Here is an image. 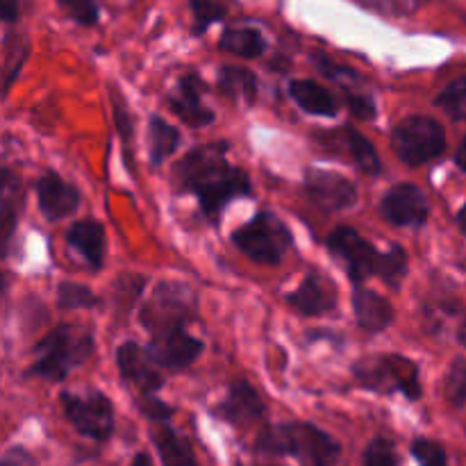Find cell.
I'll return each instance as SVG.
<instances>
[{
	"instance_id": "cell-1",
	"label": "cell",
	"mask_w": 466,
	"mask_h": 466,
	"mask_svg": "<svg viewBox=\"0 0 466 466\" xmlns=\"http://www.w3.org/2000/svg\"><path fill=\"white\" fill-rule=\"evenodd\" d=\"M228 141H212L189 150L173 168V180L182 194H194L200 209L212 223L221 218L226 205L253 194L244 168L228 162Z\"/></svg>"
},
{
	"instance_id": "cell-2",
	"label": "cell",
	"mask_w": 466,
	"mask_h": 466,
	"mask_svg": "<svg viewBox=\"0 0 466 466\" xmlns=\"http://www.w3.org/2000/svg\"><path fill=\"white\" fill-rule=\"evenodd\" d=\"M255 451L262 455L294 458L300 466H335L341 458L339 441L308 421L267 426L255 440Z\"/></svg>"
},
{
	"instance_id": "cell-3",
	"label": "cell",
	"mask_w": 466,
	"mask_h": 466,
	"mask_svg": "<svg viewBox=\"0 0 466 466\" xmlns=\"http://www.w3.org/2000/svg\"><path fill=\"white\" fill-rule=\"evenodd\" d=\"M91 353H94V332L62 323L35 346L36 360L27 369V376L62 382L73 369L85 364Z\"/></svg>"
},
{
	"instance_id": "cell-4",
	"label": "cell",
	"mask_w": 466,
	"mask_h": 466,
	"mask_svg": "<svg viewBox=\"0 0 466 466\" xmlns=\"http://www.w3.org/2000/svg\"><path fill=\"white\" fill-rule=\"evenodd\" d=\"M353 376L360 387L378 394H403L408 400L423 396L419 367L405 355L387 353L362 358L353 367Z\"/></svg>"
},
{
	"instance_id": "cell-5",
	"label": "cell",
	"mask_w": 466,
	"mask_h": 466,
	"mask_svg": "<svg viewBox=\"0 0 466 466\" xmlns=\"http://www.w3.org/2000/svg\"><path fill=\"white\" fill-rule=\"evenodd\" d=\"M232 244L255 264L278 267L294 246V237L276 214L258 212L248 223L232 232Z\"/></svg>"
},
{
	"instance_id": "cell-6",
	"label": "cell",
	"mask_w": 466,
	"mask_h": 466,
	"mask_svg": "<svg viewBox=\"0 0 466 466\" xmlns=\"http://www.w3.org/2000/svg\"><path fill=\"white\" fill-rule=\"evenodd\" d=\"M196 314H198V303L189 285L168 280L155 287L150 299L141 308L139 321L150 335H162V332L187 328Z\"/></svg>"
},
{
	"instance_id": "cell-7",
	"label": "cell",
	"mask_w": 466,
	"mask_h": 466,
	"mask_svg": "<svg viewBox=\"0 0 466 466\" xmlns=\"http://www.w3.org/2000/svg\"><path fill=\"white\" fill-rule=\"evenodd\" d=\"M391 148L408 167H421L441 157L446 150V132L440 121L431 116L403 118L391 132Z\"/></svg>"
},
{
	"instance_id": "cell-8",
	"label": "cell",
	"mask_w": 466,
	"mask_h": 466,
	"mask_svg": "<svg viewBox=\"0 0 466 466\" xmlns=\"http://www.w3.org/2000/svg\"><path fill=\"white\" fill-rule=\"evenodd\" d=\"M64 414L68 423L86 440H94L98 444L112 440L114 435V405L103 391L91 390L86 394H71L64 391L59 396Z\"/></svg>"
},
{
	"instance_id": "cell-9",
	"label": "cell",
	"mask_w": 466,
	"mask_h": 466,
	"mask_svg": "<svg viewBox=\"0 0 466 466\" xmlns=\"http://www.w3.org/2000/svg\"><path fill=\"white\" fill-rule=\"evenodd\" d=\"M328 250L332 253V258L344 264L346 273L355 285H362L369 278L380 276L385 253H378L376 246L364 239L355 228L337 226L328 237Z\"/></svg>"
},
{
	"instance_id": "cell-10",
	"label": "cell",
	"mask_w": 466,
	"mask_h": 466,
	"mask_svg": "<svg viewBox=\"0 0 466 466\" xmlns=\"http://www.w3.org/2000/svg\"><path fill=\"white\" fill-rule=\"evenodd\" d=\"M303 185L308 198L326 212H344L358 203V187L337 171L308 168Z\"/></svg>"
},
{
	"instance_id": "cell-11",
	"label": "cell",
	"mask_w": 466,
	"mask_h": 466,
	"mask_svg": "<svg viewBox=\"0 0 466 466\" xmlns=\"http://www.w3.org/2000/svg\"><path fill=\"white\" fill-rule=\"evenodd\" d=\"M428 200L417 185L400 182L394 185L380 200V217L399 228H421L428 221Z\"/></svg>"
},
{
	"instance_id": "cell-12",
	"label": "cell",
	"mask_w": 466,
	"mask_h": 466,
	"mask_svg": "<svg viewBox=\"0 0 466 466\" xmlns=\"http://www.w3.org/2000/svg\"><path fill=\"white\" fill-rule=\"evenodd\" d=\"M116 364L123 380L130 382L141 396H150L164 387L162 373L157 371L159 364L155 362L148 350L141 349L135 341H126L116 350Z\"/></svg>"
},
{
	"instance_id": "cell-13",
	"label": "cell",
	"mask_w": 466,
	"mask_h": 466,
	"mask_svg": "<svg viewBox=\"0 0 466 466\" xmlns=\"http://www.w3.org/2000/svg\"><path fill=\"white\" fill-rule=\"evenodd\" d=\"M148 353L153 355L159 367L168 369V371H182V369L191 367L203 353V341L189 335L187 328H177V330L153 335Z\"/></svg>"
},
{
	"instance_id": "cell-14",
	"label": "cell",
	"mask_w": 466,
	"mask_h": 466,
	"mask_svg": "<svg viewBox=\"0 0 466 466\" xmlns=\"http://www.w3.org/2000/svg\"><path fill=\"white\" fill-rule=\"evenodd\" d=\"M205 82L198 73H185L177 80L176 89L167 96L168 109L191 127L209 126L214 121V112L203 103Z\"/></svg>"
},
{
	"instance_id": "cell-15",
	"label": "cell",
	"mask_w": 466,
	"mask_h": 466,
	"mask_svg": "<svg viewBox=\"0 0 466 466\" xmlns=\"http://www.w3.org/2000/svg\"><path fill=\"white\" fill-rule=\"evenodd\" d=\"M264 412H267V408H264L262 396L246 380L232 382L228 387L226 399L214 408V417L237 428L253 426V423H258L264 417Z\"/></svg>"
},
{
	"instance_id": "cell-16",
	"label": "cell",
	"mask_w": 466,
	"mask_h": 466,
	"mask_svg": "<svg viewBox=\"0 0 466 466\" xmlns=\"http://www.w3.org/2000/svg\"><path fill=\"white\" fill-rule=\"evenodd\" d=\"M337 285L319 268H309L299 289L287 296V303L303 317H321L337 308Z\"/></svg>"
},
{
	"instance_id": "cell-17",
	"label": "cell",
	"mask_w": 466,
	"mask_h": 466,
	"mask_svg": "<svg viewBox=\"0 0 466 466\" xmlns=\"http://www.w3.org/2000/svg\"><path fill=\"white\" fill-rule=\"evenodd\" d=\"M317 137L323 139L321 144L326 146V148L341 155H349L350 162H353L362 173H367V176L371 177L380 176L382 162L380 157H378L376 148H373L371 141L364 135H360L355 127H341V130L337 132H321V135Z\"/></svg>"
},
{
	"instance_id": "cell-18",
	"label": "cell",
	"mask_w": 466,
	"mask_h": 466,
	"mask_svg": "<svg viewBox=\"0 0 466 466\" xmlns=\"http://www.w3.org/2000/svg\"><path fill=\"white\" fill-rule=\"evenodd\" d=\"M36 198H39V209L48 221H59L71 214H76L80 205V191L68 185L59 173L48 171L36 182Z\"/></svg>"
},
{
	"instance_id": "cell-19",
	"label": "cell",
	"mask_w": 466,
	"mask_h": 466,
	"mask_svg": "<svg viewBox=\"0 0 466 466\" xmlns=\"http://www.w3.org/2000/svg\"><path fill=\"white\" fill-rule=\"evenodd\" d=\"M66 244L85 259L91 271H100L103 268L107 239H105V228L98 221L85 218V221L73 223L66 230Z\"/></svg>"
},
{
	"instance_id": "cell-20",
	"label": "cell",
	"mask_w": 466,
	"mask_h": 466,
	"mask_svg": "<svg viewBox=\"0 0 466 466\" xmlns=\"http://www.w3.org/2000/svg\"><path fill=\"white\" fill-rule=\"evenodd\" d=\"M353 312L358 319V326L367 332L387 330L396 317L394 308L385 296L360 285L353 289Z\"/></svg>"
},
{
	"instance_id": "cell-21",
	"label": "cell",
	"mask_w": 466,
	"mask_h": 466,
	"mask_svg": "<svg viewBox=\"0 0 466 466\" xmlns=\"http://www.w3.org/2000/svg\"><path fill=\"white\" fill-rule=\"evenodd\" d=\"M150 437H153V444L164 466H200L187 437L173 431L168 421L153 423Z\"/></svg>"
},
{
	"instance_id": "cell-22",
	"label": "cell",
	"mask_w": 466,
	"mask_h": 466,
	"mask_svg": "<svg viewBox=\"0 0 466 466\" xmlns=\"http://www.w3.org/2000/svg\"><path fill=\"white\" fill-rule=\"evenodd\" d=\"M289 96L303 112L312 114V116L332 118L339 114V103L335 100V96L314 80H291Z\"/></svg>"
},
{
	"instance_id": "cell-23",
	"label": "cell",
	"mask_w": 466,
	"mask_h": 466,
	"mask_svg": "<svg viewBox=\"0 0 466 466\" xmlns=\"http://www.w3.org/2000/svg\"><path fill=\"white\" fill-rule=\"evenodd\" d=\"M218 91L232 103L250 107L258 100V77L253 71L239 66H223L217 77Z\"/></svg>"
},
{
	"instance_id": "cell-24",
	"label": "cell",
	"mask_w": 466,
	"mask_h": 466,
	"mask_svg": "<svg viewBox=\"0 0 466 466\" xmlns=\"http://www.w3.org/2000/svg\"><path fill=\"white\" fill-rule=\"evenodd\" d=\"M23 191L21 182L9 168L3 171V189H0V239H3V250L7 253L9 241H12L14 228L18 223V212H21Z\"/></svg>"
},
{
	"instance_id": "cell-25",
	"label": "cell",
	"mask_w": 466,
	"mask_h": 466,
	"mask_svg": "<svg viewBox=\"0 0 466 466\" xmlns=\"http://www.w3.org/2000/svg\"><path fill=\"white\" fill-rule=\"evenodd\" d=\"M267 46L268 44L264 35L255 27H228V30H223L221 39H218V48L246 59H255L264 55Z\"/></svg>"
},
{
	"instance_id": "cell-26",
	"label": "cell",
	"mask_w": 466,
	"mask_h": 466,
	"mask_svg": "<svg viewBox=\"0 0 466 466\" xmlns=\"http://www.w3.org/2000/svg\"><path fill=\"white\" fill-rule=\"evenodd\" d=\"M180 146V130L176 126H171L168 121H164L162 116H150L148 123V153H150V162L155 167L164 162V159L171 157L173 153Z\"/></svg>"
},
{
	"instance_id": "cell-27",
	"label": "cell",
	"mask_w": 466,
	"mask_h": 466,
	"mask_svg": "<svg viewBox=\"0 0 466 466\" xmlns=\"http://www.w3.org/2000/svg\"><path fill=\"white\" fill-rule=\"evenodd\" d=\"M112 112H114L116 130L118 135H121L123 150H126V164L130 168H135V150H132V144H135V121H132L130 109L123 105L121 96L116 94V89H112Z\"/></svg>"
},
{
	"instance_id": "cell-28",
	"label": "cell",
	"mask_w": 466,
	"mask_h": 466,
	"mask_svg": "<svg viewBox=\"0 0 466 466\" xmlns=\"http://www.w3.org/2000/svg\"><path fill=\"white\" fill-rule=\"evenodd\" d=\"M57 305L62 309H94L100 305V299L91 289L77 282H59Z\"/></svg>"
},
{
	"instance_id": "cell-29",
	"label": "cell",
	"mask_w": 466,
	"mask_h": 466,
	"mask_svg": "<svg viewBox=\"0 0 466 466\" xmlns=\"http://www.w3.org/2000/svg\"><path fill=\"white\" fill-rule=\"evenodd\" d=\"M435 105L444 109L453 121H466V76L451 82L435 98Z\"/></svg>"
},
{
	"instance_id": "cell-30",
	"label": "cell",
	"mask_w": 466,
	"mask_h": 466,
	"mask_svg": "<svg viewBox=\"0 0 466 466\" xmlns=\"http://www.w3.org/2000/svg\"><path fill=\"white\" fill-rule=\"evenodd\" d=\"M405 276H408V253H405L403 246H391V250L385 253L378 278L385 280V285L391 287V289H400Z\"/></svg>"
},
{
	"instance_id": "cell-31",
	"label": "cell",
	"mask_w": 466,
	"mask_h": 466,
	"mask_svg": "<svg viewBox=\"0 0 466 466\" xmlns=\"http://www.w3.org/2000/svg\"><path fill=\"white\" fill-rule=\"evenodd\" d=\"M444 394L446 400L455 408H464L466 405V360L455 358L453 364L449 367L444 378Z\"/></svg>"
},
{
	"instance_id": "cell-32",
	"label": "cell",
	"mask_w": 466,
	"mask_h": 466,
	"mask_svg": "<svg viewBox=\"0 0 466 466\" xmlns=\"http://www.w3.org/2000/svg\"><path fill=\"white\" fill-rule=\"evenodd\" d=\"M358 3L373 14L399 18V16H412V14H417L428 0H358Z\"/></svg>"
},
{
	"instance_id": "cell-33",
	"label": "cell",
	"mask_w": 466,
	"mask_h": 466,
	"mask_svg": "<svg viewBox=\"0 0 466 466\" xmlns=\"http://www.w3.org/2000/svg\"><path fill=\"white\" fill-rule=\"evenodd\" d=\"M362 462L364 466H403L394 441L387 440V437H376V440L369 441Z\"/></svg>"
},
{
	"instance_id": "cell-34",
	"label": "cell",
	"mask_w": 466,
	"mask_h": 466,
	"mask_svg": "<svg viewBox=\"0 0 466 466\" xmlns=\"http://www.w3.org/2000/svg\"><path fill=\"white\" fill-rule=\"evenodd\" d=\"M189 5L194 12V35H205L209 25L226 16V7L217 0H189Z\"/></svg>"
},
{
	"instance_id": "cell-35",
	"label": "cell",
	"mask_w": 466,
	"mask_h": 466,
	"mask_svg": "<svg viewBox=\"0 0 466 466\" xmlns=\"http://www.w3.org/2000/svg\"><path fill=\"white\" fill-rule=\"evenodd\" d=\"M412 458L417 460L419 466H449V455L444 446L428 437H417L412 441Z\"/></svg>"
},
{
	"instance_id": "cell-36",
	"label": "cell",
	"mask_w": 466,
	"mask_h": 466,
	"mask_svg": "<svg viewBox=\"0 0 466 466\" xmlns=\"http://www.w3.org/2000/svg\"><path fill=\"white\" fill-rule=\"evenodd\" d=\"M27 53H30V46H27L25 39H18L16 36V46H12V39L7 35V39H5V91L12 86L14 77L21 71Z\"/></svg>"
},
{
	"instance_id": "cell-37",
	"label": "cell",
	"mask_w": 466,
	"mask_h": 466,
	"mask_svg": "<svg viewBox=\"0 0 466 466\" xmlns=\"http://www.w3.org/2000/svg\"><path fill=\"white\" fill-rule=\"evenodd\" d=\"M59 7L66 12L68 18L77 23V25L91 27L98 23V3L96 0H57Z\"/></svg>"
},
{
	"instance_id": "cell-38",
	"label": "cell",
	"mask_w": 466,
	"mask_h": 466,
	"mask_svg": "<svg viewBox=\"0 0 466 466\" xmlns=\"http://www.w3.org/2000/svg\"><path fill=\"white\" fill-rule=\"evenodd\" d=\"M312 64L317 66V71L323 73V76L330 77V80H335V82H339V85L344 86V91L350 89V82L358 80V73H355L353 68L339 66V64H335L330 57H328V55H323V53H314Z\"/></svg>"
},
{
	"instance_id": "cell-39",
	"label": "cell",
	"mask_w": 466,
	"mask_h": 466,
	"mask_svg": "<svg viewBox=\"0 0 466 466\" xmlns=\"http://www.w3.org/2000/svg\"><path fill=\"white\" fill-rule=\"evenodd\" d=\"M346 105L353 112V116H358L360 121H373L378 116L376 100L369 94H355L353 89L346 91Z\"/></svg>"
},
{
	"instance_id": "cell-40",
	"label": "cell",
	"mask_w": 466,
	"mask_h": 466,
	"mask_svg": "<svg viewBox=\"0 0 466 466\" xmlns=\"http://www.w3.org/2000/svg\"><path fill=\"white\" fill-rule=\"evenodd\" d=\"M114 287H116V291L121 294V299H118L121 308L130 309L132 300H135L137 296L141 294V289H144V278H141V276H123L121 280H118Z\"/></svg>"
},
{
	"instance_id": "cell-41",
	"label": "cell",
	"mask_w": 466,
	"mask_h": 466,
	"mask_svg": "<svg viewBox=\"0 0 466 466\" xmlns=\"http://www.w3.org/2000/svg\"><path fill=\"white\" fill-rule=\"evenodd\" d=\"M141 412H144V417L148 419L150 423H162V421H168V419L173 417L171 405L162 403V400L155 399L153 394L144 396V403H141Z\"/></svg>"
},
{
	"instance_id": "cell-42",
	"label": "cell",
	"mask_w": 466,
	"mask_h": 466,
	"mask_svg": "<svg viewBox=\"0 0 466 466\" xmlns=\"http://www.w3.org/2000/svg\"><path fill=\"white\" fill-rule=\"evenodd\" d=\"M0 466H39V462H36L35 455L27 449H23V446H12V449L5 451L3 458H0Z\"/></svg>"
},
{
	"instance_id": "cell-43",
	"label": "cell",
	"mask_w": 466,
	"mask_h": 466,
	"mask_svg": "<svg viewBox=\"0 0 466 466\" xmlns=\"http://www.w3.org/2000/svg\"><path fill=\"white\" fill-rule=\"evenodd\" d=\"M18 5H21V0H0V16H3L5 23L16 21Z\"/></svg>"
},
{
	"instance_id": "cell-44",
	"label": "cell",
	"mask_w": 466,
	"mask_h": 466,
	"mask_svg": "<svg viewBox=\"0 0 466 466\" xmlns=\"http://www.w3.org/2000/svg\"><path fill=\"white\" fill-rule=\"evenodd\" d=\"M455 164H458L462 171H466V139L462 141V144H460L458 153H455Z\"/></svg>"
},
{
	"instance_id": "cell-45",
	"label": "cell",
	"mask_w": 466,
	"mask_h": 466,
	"mask_svg": "<svg viewBox=\"0 0 466 466\" xmlns=\"http://www.w3.org/2000/svg\"><path fill=\"white\" fill-rule=\"evenodd\" d=\"M130 466H153V460H150L148 453H137Z\"/></svg>"
},
{
	"instance_id": "cell-46",
	"label": "cell",
	"mask_w": 466,
	"mask_h": 466,
	"mask_svg": "<svg viewBox=\"0 0 466 466\" xmlns=\"http://www.w3.org/2000/svg\"><path fill=\"white\" fill-rule=\"evenodd\" d=\"M455 221H458V228L466 235V205H464L462 209H460L458 217H455Z\"/></svg>"
},
{
	"instance_id": "cell-47",
	"label": "cell",
	"mask_w": 466,
	"mask_h": 466,
	"mask_svg": "<svg viewBox=\"0 0 466 466\" xmlns=\"http://www.w3.org/2000/svg\"><path fill=\"white\" fill-rule=\"evenodd\" d=\"M460 341L466 346V319H464L462 326H460Z\"/></svg>"
},
{
	"instance_id": "cell-48",
	"label": "cell",
	"mask_w": 466,
	"mask_h": 466,
	"mask_svg": "<svg viewBox=\"0 0 466 466\" xmlns=\"http://www.w3.org/2000/svg\"><path fill=\"white\" fill-rule=\"evenodd\" d=\"M237 466H280V464H244V462H239Z\"/></svg>"
}]
</instances>
